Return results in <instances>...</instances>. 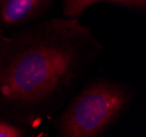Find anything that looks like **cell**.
Returning a JSON list of instances; mask_svg holds the SVG:
<instances>
[{
    "label": "cell",
    "mask_w": 146,
    "mask_h": 137,
    "mask_svg": "<svg viewBox=\"0 0 146 137\" xmlns=\"http://www.w3.org/2000/svg\"><path fill=\"white\" fill-rule=\"evenodd\" d=\"M102 45L76 19H55L0 42V114L35 124L54 113L96 60Z\"/></svg>",
    "instance_id": "1"
},
{
    "label": "cell",
    "mask_w": 146,
    "mask_h": 137,
    "mask_svg": "<svg viewBox=\"0 0 146 137\" xmlns=\"http://www.w3.org/2000/svg\"><path fill=\"white\" fill-rule=\"evenodd\" d=\"M130 97L121 84L109 81L88 84L57 119V137H98L118 119Z\"/></svg>",
    "instance_id": "2"
},
{
    "label": "cell",
    "mask_w": 146,
    "mask_h": 137,
    "mask_svg": "<svg viewBox=\"0 0 146 137\" xmlns=\"http://www.w3.org/2000/svg\"><path fill=\"white\" fill-rule=\"evenodd\" d=\"M51 0H0V30L23 27L43 14Z\"/></svg>",
    "instance_id": "3"
},
{
    "label": "cell",
    "mask_w": 146,
    "mask_h": 137,
    "mask_svg": "<svg viewBox=\"0 0 146 137\" xmlns=\"http://www.w3.org/2000/svg\"><path fill=\"white\" fill-rule=\"evenodd\" d=\"M102 1H109V0H64L63 13L68 19H74L80 15L86 8Z\"/></svg>",
    "instance_id": "4"
},
{
    "label": "cell",
    "mask_w": 146,
    "mask_h": 137,
    "mask_svg": "<svg viewBox=\"0 0 146 137\" xmlns=\"http://www.w3.org/2000/svg\"><path fill=\"white\" fill-rule=\"evenodd\" d=\"M0 137H22V133L15 125L0 121Z\"/></svg>",
    "instance_id": "5"
},
{
    "label": "cell",
    "mask_w": 146,
    "mask_h": 137,
    "mask_svg": "<svg viewBox=\"0 0 146 137\" xmlns=\"http://www.w3.org/2000/svg\"><path fill=\"white\" fill-rule=\"evenodd\" d=\"M110 2L122 5L133 8H144L146 5V0H109Z\"/></svg>",
    "instance_id": "6"
},
{
    "label": "cell",
    "mask_w": 146,
    "mask_h": 137,
    "mask_svg": "<svg viewBox=\"0 0 146 137\" xmlns=\"http://www.w3.org/2000/svg\"><path fill=\"white\" fill-rule=\"evenodd\" d=\"M32 137H34V136H32Z\"/></svg>",
    "instance_id": "7"
}]
</instances>
